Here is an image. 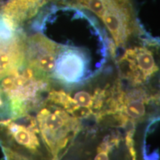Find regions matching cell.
I'll return each mask as SVG.
<instances>
[{"label": "cell", "mask_w": 160, "mask_h": 160, "mask_svg": "<svg viewBox=\"0 0 160 160\" xmlns=\"http://www.w3.org/2000/svg\"><path fill=\"white\" fill-rule=\"evenodd\" d=\"M39 135L55 159L79 131L78 119L62 108L45 102L37 115Z\"/></svg>", "instance_id": "6da1fadb"}, {"label": "cell", "mask_w": 160, "mask_h": 160, "mask_svg": "<svg viewBox=\"0 0 160 160\" xmlns=\"http://www.w3.org/2000/svg\"><path fill=\"white\" fill-rule=\"evenodd\" d=\"M58 44V43H57ZM59 45L54 71L51 79L65 85H74L89 75V51L73 46Z\"/></svg>", "instance_id": "7a4b0ae2"}, {"label": "cell", "mask_w": 160, "mask_h": 160, "mask_svg": "<svg viewBox=\"0 0 160 160\" xmlns=\"http://www.w3.org/2000/svg\"><path fill=\"white\" fill-rule=\"evenodd\" d=\"M39 131L37 119L28 113L13 119H0V142L10 144L8 148L39 152Z\"/></svg>", "instance_id": "3957f363"}, {"label": "cell", "mask_w": 160, "mask_h": 160, "mask_svg": "<svg viewBox=\"0 0 160 160\" xmlns=\"http://www.w3.org/2000/svg\"><path fill=\"white\" fill-rule=\"evenodd\" d=\"M105 11L101 19L117 48L125 47L134 31L133 13L128 0H105Z\"/></svg>", "instance_id": "277c9868"}, {"label": "cell", "mask_w": 160, "mask_h": 160, "mask_svg": "<svg viewBox=\"0 0 160 160\" xmlns=\"http://www.w3.org/2000/svg\"><path fill=\"white\" fill-rule=\"evenodd\" d=\"M122 73L132 85H142L159 71L157 62L151 50L135 47L125 51L119 60Z\"/></svg>", "instance_id": "5b68a950"}, {"label": "cell", "mask_w": 160, "mask_h": 160, "mask_svg": "<svg viewBox=\"0 0 160 160\" xmlns=\"http://www.w3.org/2000/svg\"><path fill=\"white\" fill-rule=\"evenodd\" d=\"M25 40L18 31L12 37H0V79L25 65Z\"/></svg>", "instance_id": "8992f818"}, {"label": "cell", "mask_w": 160, "mask_h": 160, "mask_svg": "<svg viewBox=\"0 0 160 160\" xmlns=\"http://www.w3.org/2000/svg\"><path fill=\"white\" fill-rule=\"evenodd\" d=\"M2 149L5 153L6 160H29L27 157H24L21 153L10 148L2 146Z\"/></svg>", "instance_id": "52a82bcc"}, {"label": "cell", "mask_w": 160, "mask_h": 160, "mask_svg": "<svg viewBox=\"0 0 160 160\" xmlns=\"http://www.w3.org/2000/svg\"><path fill=\"white\" fill-rule=\"evenodd\" d=\"M109 147L107 144L100 145L98 148V153L94 160H109Z\"/></svg>", "instance_id": "ba28073f"}, {"label": "cell", "mask_w": 160, "mask_h": 160, "mask_svg": "<svg viewBox=\"0 0 160 160\" xmlns=\"http://www.w3.org/2000/svg\"><path fill=\"white\" fill-rule=\"evenodd\" d=\"M132 160H137V155L132 156Z\"/></svg>", "instance_id": "9c48e42d"}]
</instances>
